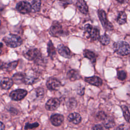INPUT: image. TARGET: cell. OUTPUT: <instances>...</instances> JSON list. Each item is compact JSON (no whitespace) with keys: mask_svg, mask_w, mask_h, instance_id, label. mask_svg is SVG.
Segmentation results:
<instances>
[{"mask_svg":"<svg viewBox=\"0 0 130 130\" xmlns=\"http://www.w3.org/2000/svg\"><path fill=\"white\" fill-rule=\"evenodd\" d=\"M39 125V124L37 122H35V123H27L24 126V129H25V130L31 129H34V128H35L38 127Z\"/></svg>","mask_w":130,"mask_h":130,"instance_id":"obj_28","label":"cell"},{"mask_svg":"<svg viewBox=\"0 0 130 130\" xmlns=\"http://www.w3.org/2000/svg\"><path fill=\"white\" fill-rule=\"evenodd\" d=\"M16 9L19 13L23 14L32 12L31 5L27 1H21L18 2L16 5Z\"/></svg>","mask_w":130,"mask_h":130,"instance_id":"obj_7","label":"cell"},{"mask_svg":"<svg viewBox=\"0 0 130 130\" xmlns=\"http://www.w3.org/2000/svg\"><path fill=\"white\" fill-rule=\"evenodd\" d=\"M76 105H77V102L74 99H71L69 101L68 107L70 108H71V109L74 108L76 107Z\"/></svg>","mask_w":130,"mask_h":130,"instance_id":"obj_32","label":"cell"},{"mask_svg":"<svg viewBox=\"0 0 130 130\" xmlns=\"http://www.w3.org/2000/svg\"><path fill=\"white\" fill-rule=\"evenodd\" d=\"M83 55L85 57L89 59L92 63L95 62L97 55L93 52L85 49L83 51Z\"/></svg>","mask_w":130,"mask_h":130,"instance_id":"obj_20","label":"cell"},{"mask_svg":"<svg viewBox=\"0 0 130 130\" xmlns=\"http://www.w3.org/2000/svg\"><path fill=\"white\" fill-rule=\"evenodd\" d=\"M116 21L120 25L125 23L126 22V15L125 13L123 11L119 12Z\"/></svg>","mask_w":130,"mask_h":130,"instance_id":"obj_23","label":"cell"},{"mask_svg":"<svg viewBox=\"0 0 130 130\" xmlns=\"http://www.w3.org/2000/svg\"><path fill=\"white\" fill-rule=\"evenodd\" d=\"M121 108L122 110L123 115L124 119L127 122L130 123V112L128 110V108L125 105H122L121 106Z\"/></svg>","mask_w":130,"mask_h":130,"instance_id":"obj_26","label":"cell"},{"mask_svg":"<svg viewBox=\"0 0 130 130\" xmlns=\"http://www.w3.org/2000/svg\"><path fill=\"white\" fill-rule=\"evenodd\" d=\"M67 77L71 81H75L81 78L79 72L76 70L72 69L67 73Z\"/></svg>","mask_w":130,"mask_h":130,"instance_id":"obj_18","label":"cell"},{"mask_svg":"<svg viewBox=\"0 0 130 130\" xmlns=\"http://www.w3.org/2000/svg\"><path fill=\"white\" fill-rule=\"evenodd\" d=\"M13 84L14 81L12 79L8 77H5L1 81L0 86L2 89L8 90L12 86Z\"/></svg>","mask_w":130,"mask_h":130,"instance_id":"obj_13","label":"cell"},{"mask_svg":"<svg viewBox=\"0 0 130 130\" xmlns=\"http://www.w3.org/2000/svg\"><path fill=\"white\" fill-rule=\"evenodd\" d=\"M25 75H26L25 74L22 72L17 73L13 75L12 79L14 82H15L17 84L23 83V80Z\"/></svg>","mask_w":130,"mask_h":130,"instance_id":"obj_22","label":"cell"},{"mask_svg":"<svg viewBox=\"0 0 130 130\" xmlns=\"http://www.w3.org/2000/svg\"><path fill=\"white\" fill-rule=\"evenodd\" d=\"M103 124L106 128H110L114 126L115 122L113 118L107 116L103 120Z\"/></svg>","mask_w":130,"mask_h":130,"instance_id":"obj_24","label":"cell"},{"mask_svg":"<svg viewBox=\"0 0 130 130\" xmlns=\"http://www.w3.org/2000/svg\"><path fill=\"white\" fill-rule=\"evenodd\" d=\"M114 130H127V128L125 125L121 124L117 127Z\"/></svg>","mask_w":130,"mask_h":130,"instance_id":"obj_35","label":"cell"},{"mask_svg":"<svg viewBox=\"0 0 130 130\" xmlns=\"http://www.w3.org/2000/svg\"><path fill=\"white\" fill-rule=\"evenodd\" d=\"M115 52L120 55H126L130 53V46L124 41H118L113 44Z\"/></svg>","mask_w":130,"mask_h":130,"instance_id":"obj_3","label":"cell"},{"mask_svg":"<svg viewBox=\"0 0 130 130\" xmlns=\"http://www.w3.org/2000/svg\"><path fill=\"white\" fill-rule=\"evenodd\" d=\"M4 64V62L2 61L1 60H0V70H2Z\"/></svg>","mask_w":130,"mask_h":130,"instance_id":"obj_38","label":"cell"},{"mask_svg":"<svg viewBox=\"0 0 130 130\" xmlns=\"http://www.w3.org/2000/svg\"><path fill=\"white\" fill-rule=\"evenodd\" d=\"M68 119L70 122L73 123L74 124H79L81 121V115L76 112H74L71 113L68 117Z\"/></svg>","mask_w":130,"mask_h":130,"instance_id":"obj_17","label":"cell"},{"mask_svg":"<svg viewBox=\"0 0 130 130\" xmlns=\"http://www.w3.org/2000/svg\"><path fill=\"white\" fill-rule=\"evenodd\" d=\"M60 104V100L56 98H52L48 100L45 104V108L48 111H54L58 108Z\"/></svg>","mask_w":130,"mask_h":130,"instance_id":"obj_10","label":"cell"},{"mask_svg":"<svg viewBox=\"0 0 130 130\" xmlns=\"http://www.w3.org/2000/svg\"><path fill=\"white\" fill-rule=\"evenodd\" d=\"M92 130H104V129L101 125L96 124L92 127Z\"/></svg>","mask_w":130,"mask_h":130,"instance_id":"obj_34","label":"cell"},{"mask_svg":"<svg viewBox=\"0 0 130 130\" xmlns=\"http://www.w3.org/2000/svg\"><path fill=\"white\" fill-rule=\"evenodd\" d=\"M18 63V61H14L8 63H4L2 70L6 71H11L16 68Z\"/></svg>","mask_w":130,"mask_h":130,"instance_id":"obj_21","label":"cell"},{"mask_svg":"<svg viewBox=\"0 0 130 130\" xmlns=\"http://www.w3.org/2000/svg\"><path fill=\"white\" fill-rule=\"evenodd\" d=\"M3 47V43H0V53H1V52L2 51H1V49H2V48Z\"/></svg>","mask_w":130,"mask_h":130,"instance_id":"obj_40","label":"cell"},{"mask_svg":"<svg viewBox=\"0 0 130 130\" xmlns=\"http://www.w3.org/2000/svg\"><path fill=\"white\" fill-rule=\"evenodd\" d=\"M31 6L32 12H37L40 11L41 8V1L40 0H27Z\"/></svg>","mask_w":130,"mask_h":130,"instance_id":"obj_19","label":"cell"},{"mask_svg":"<svg viewBox=\"0 0 130 130\" xmlns=\"http://www.w3.org/2000/svg\"><path fill=\"white\" fill-rule=\"evenodd\" d=\"M64 120V117L60 114H53L50 117V121L52 125L55 126L60 125Z\"/></svg>","mask_w":130,"mask_h":130,"instance_id":"obj_12","label":"cell"},{"mask_svg":"<svg viewBox=\"0 0 130 130\" xmlns=\"http://www.w3.org/2000/svg\"><path fill=\"white\" fill-rule=\"evenodd\" d=\"M85 81L91 85L96 86H100L102 85L103 83L102 80L97 76L86 77L85 78Z\"/></svg>","mask_w":130,"mask_h":130,"instance_id":"obj_14","label":"cell"},{"mask_svg":"<svg viewBox=\"0 0 130 130\" xmlns=\"http://www.w3.org/2000/svg\"><path fill=\"white\" fill-rule=\"evenodd\" d=\"M126 77V73L124 71H119L117 72V78L120 80H124Z\"/></svg>","mask_w":130,"mask_h":130,"instance_id":"obj_30","label":"cell"},{"mask_svg":"<svg viewBox=\"0 0 130 130\" xmlns=\"http://www.w3.org/2000/svg\"><path fill=\"white\" fill-rule=\"evenodd\" d=\"M46 86L49 90H57L61 86L60 82L56 78L50 77L46 81Z\"/></svg>","mask_w":130,"mask_h":130,"instance_id":"obj_9","label":"cell"},{"mask_svg":"<svg viewBox=\"0 0 130 130\" xmlns=\"http://www.w3.org/2000/svg\"><path fill=\"white\" fill-rule=\"evenodd\" d=\"M84 30L85 34L87 35L86 37L87 38L91 39V40L95 41L100 39V31L96 28L92 26L90 24H87L84 26Z\"/></svg>","mask_w":130,"mask_h":130,"instance_id":"obj_5","label":"cell"},{"mask_svg":"<svg viewBox=\"0 0 130 130\" xmlns=\"http://www.w3.org/2000/svg\"><path fill=\"white\" fill-rule=\"evenodd\" d=\"M1 21L0 20V27H1Z\"/></svg>","mask_w":130,"mask_h":130,"instance_id":"obj_43","label":"cell"},{"mask_svg":"<svg viewBox=\"0 0 130 130\" xmlns=\"http://www.w3.org/2000/svg\"><path fill=\"white\" fill-rule=\"evenodd\" d=\"M36 93L38 98H43L44 95V90L42 88H38L36 89Z\"/></svg>","mask_w":130,"mask_h":130,"instance_id":"obj_31","label":"cell"},{"mask_svg":"<svg viewBox=\"0 0 130 130\" xmlns=\"http://www.w3.org/2000/svg\"><path fill=\"white\" fill-rule=\"evenodd\" d=\"M98 16L103 27L107 30H112L113 26L112 24L108 21L107 18L106 12L103 10H99L98 11Z\"/></svg>","mask_w":130,"mask_h":130,"instance_id":"obj_6","label":"cell"},{"mask_svg":"<svg viewBox=\"0 0 130 130\" xmlns=\"http://www.w3.org/2000/svg\"><path fill=\"white\" fill-rule=\"evenodd\" d=\"M50 35L54 37H60L63 36L64 30L61 24L57 21H54L49 30Z\"/></svg>","mask_w":130,"mask_h":130,"instance_id":"obj_4","label":"cell"},{"mask_svg":"<svg viewBox=\"0 0 130 130\" xmlns=\"http://www.w3.org/2000/svg\"><path fill=\"white\" fill-rule=\"evenodd\" d=\"M77 7L80 12L82 14H87L88 12V7L84 0H77Z\"/></svg>","mask_w":130,"mask_h":130,"instance_id":"obj_15","label":"cell"},{"mask_svg":"<svg viewBox=\"0 0 130 130\" xmlns=\"http://www.w3.org/2000/svg\"><path fill=\"white\" fill-rule=\"evenodd\" d=\"M23 56L28 60L33 61L36 63H42L43 62V58L41 51L37 48H31L27 50Z\"/></svg>","mask_w":130,"mask_h":130,"instance_id":"obj_1","label":"cell"},{"mask_svg":"<svg viewBox=\"0 0 130 130\" xmlns=\"http://www.w3.org/2000/svg\"><path fill=\"white\" fill-rule=\"evenodd\" d=\"M47 50L48 56L51 59H54L56 55V51L51 40H49L47 43Z\"/></svg>","mask_w":130,"mask_h":130,"instance_id":"obj_16","label":"cell"},{"mask_svg":"<svg viewBox=\"0 0 130 130\" xmlns=\"http://www.w3.org/2000/svg\"><path fill=\"white\" fill-rule=\"evenodd\" d=\"M78 93L80 95H82L84 93V87H79L78 89Z\"/></svg>","mask_w":130,"mask_h":130,"instance_id":"obj_36","label":"cell"},{"mask_svg":"<svg viewBox=\"0 0 130 130\" xmlns=\"http://www.w3.org/2000/svg\"><path fill=\"white\" fill-rule=\"evenodd\" d=\"M38 80V78L36 77L27 76L26 75L23 80V83L27 85H30V84H34Z\"/></svg>","mask_w":130,"mask_h":130,"instance_id":"obj_25","label":"cell"},{"mask_svg":"<svg viewBox=\"0 0 130 130\" xmlns=\"http://www.w3.org/2000/svg\"><path fill=\"white\" fill-rule=\"evenodd\" d=\"M107 117L106 114L103 111H101L99 112L97 115H96V117L98 118V119L99 120H104L105 118Z\"/></svg>","mask_w":130,"mask_h":130,"instance_id":"obj_33","label":"cell"},{"mask_svg":"<svg viewBox=\"0 0 130 130\" xmlns=\"http://www.w3.org/2000/svg\"><path fill=\"white\" fill-rule=\"evenodd\" d=\"M57 49L59 54L66 58H70L72 57V53L69 48L63 44L57 46Z\"/></svg>","mask_w":130,"mask_h":130,"instance_id":"obj_11","label":"cell"},{"mask_svg":"<svg viewBox=\"0 0 130 130\" xmlns=\"http://www.w3.org/2000/svg\"><path fill=\"white\" fill-rule=\"evenodd\" d=\"M3 10V8L2 6H1V5H0V14H1V12H2Z\"/></svg>","mask_w":130,"mask_h":130,"instance_id":"obj_41","label":"cell"},{"mask_svg":"<svg viewBox=\"0 0 130 130\" xmlns=\"http://www.w3.org/2000/svg\"><path fill=\"white\" fill-rule=\"evenodd\" d=\"M59 4L64 8L67 7L69 5L72 4V0H57Z\"/></svg>","mask_w":130,"mask_h":130,"instance_id":"obj_29","label":"cell"},{"mask_svg":"<svg viewBox=\"0 0 130 130\" xmlns=\"http://www.w3.org/2000/svg\"><path fill=\"white\" fill-rule=\"evenodd\" d=\"M3 41L7 46L11 48H16L22 44L21 38L18 35L12 34H8L5 36L3 39Z\"/></svg>","mask_w":130,"mask_h":130,"instance_id":"obj_2","label":"cell"},{"mask_svg":"<svg viewBox=\"0 0 130 130\" xmlns=\"http://www.w3.org/2000/svg\"><path fill=\"white\" fill-rule=\"evenodd\" d=\"M127 0H117V1L118 2H119V3H124V2H125Z\"/></svg>","mask_w":130,"mask_h":130,"instance_id":"obj_39","label":"cell"},{"mask_svg":"<svg viewBox=\"0 0 130 130\" xmlns=\"http://www.w3.org/2000/svg\"><path fill=\"white\" fill-rule=\"evenodd\" d=\"M100 41L103 45H107L110 43V38L108 35L105 33L100 37Z\"/></svg>","mask_w":130,"mask_h":130,"instance_id":"obj_27","label":"cell"},{"mask_svg":"<svg viewBox=\"0 0 130 130\" xmlns=\"http://www.w3.org/2000/svg\"><path fill=\"white\" fill-rule=\"evenodd\" d=\"M5 125L4 124L0 121V130H5Z\"/></svg>","mask_w":130,"mask_h":130,"instance_id":"obj_37","label":"cell"},{"mask_svg":"<svg viewBox=\"0 0 130 130\" xmlns=\"http://www.w3.org/2000/svg\"><path fill=\"white\" fill-rule=\"evenodd\" d=\"M128 94L130 96V87H129V88L128 90Z\"/></svg>","mask_w":130,"mask_h":130,"instance_id":"obj_42","label":"cell"},{"mask_svg":"<svg viewBox=\"0 0 130 130\" xmlns=\"http://www.w3.org/2000/svg\"><path fill=\"white\" fill-rule=\"evenodd\" d=\"M26 90L23 89H17L11 91L10 93V97L12 100L18 101L22 100L27 95Z\"/></svg>","mask_w":130,"mask_h":130,"instance_id":"obj_8","label":"cell"}]
</instances>
